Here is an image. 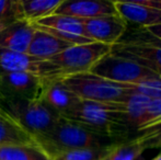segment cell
<instances>
[{
    "instance_id": "1",
    "label": "cell",
    "mask_w": 161,
    "mask_h": 160,
    "mask_svg": "<svg viewBox=\"0 0 161 160\" xmlns=\"http://www.w3.org/2000/svg\"><path fill=\"white\" fill-rule=\"evenodd\" d=\"M62 118L116 143L137 136H134V133L126 125L123 104L81 100L71 111L64 114Z\"/></svg>"
},
{
    "instance_id": "2",
    "label": "cell",
    "mask_w": 161,
    "mask_h": 160,
    "mask_svg": "<svg viewBox=\"0 0 161 160\" xmlns=\"http://www.w3.org/2000/svg\"><path fill=\"white\" fill-rule=\"evenodd\" d=\"M34 141L51 159L71 150L105 147L116 143L62 116L51 130L34 137Z\"/></svg>"
},
{
    "instance_id": "3",
    "label": "cell",
    "mask_w": 161,
    "mask_h": 160,
    "mask_svg": "<svg viewBox=\"0 0 161 160\" xmlns=\"http://www.w3.org/2000/svg\"><path fill=\"white\" fill-rule=\"evenodd\" d=\"M0 108L29 133L33 139L51 130L60 119L59 114L47 108L41 100L0 97Z\"/></svg>"
},
{
    "instance_id": "4",
    "label": "cell",
    "mask_w": 161,
    "mask_h": 160,
    "mask_svg": "<svg viewBox=\"0 0 161 160\" xmlns=\"http://www.w3.org/2000/svg\"><path fill=\"white\" fill-rule=\"evenodd\" d=\"M111 52L142 65L161 78V41L145 28L131 31L127 29L122 40L112 46Z\"/></svg>"
},
{
    "instance_id": "5",
    "label": "cell",
    "mask_w": 161,
    "mask_h": 160,
    "mask_svg": "<svg viewBox=\"0 0 161 160\" xmlns=\"http://www.w3.org/2000/svg\"><path fill=\"white\" fill-rule=\"evenodd\" d=\"M62 82L80 100L108 104H123L131 93L119 83L91 73L77 74L62 78Z\"/></svg>"
},
{
    "instance_id": "6",
    "label": "cell",
    "mask_w": 161,
    "mask_h": 160,
    "mask_svg": "<svg viewBox=\"0 0 161 160\" xmlns=\"http://www.w3.org/2000/svg\"><path fill=\"white\" fill-rule=\"evenodd\" d=\"M111 45L97 42L82 45H72L49 60L60 69L64 77H66L77 74L89 73L92 67L102 57L111 53Z\"/></svg>"
},
{
    "instance_id": "7",
    "label": "cell",
    "mask_w": 161,
    "mask_h": 160,
    "mask_svg": "<svg viewBox=\"0 0 161 160\" xmlns=\"http://www.w3.org/2000/svg\"><path fill=\"white\" fill-rule=\"evenodd\" d=\"M89 73L119 85H133L156 76L142 65L112 52L102 57Z\"/></svg>"
},
{
    "instance_id": "8",
    "label": "cell",
    "mask_w": 161,
    "mask_h": 160,
    "mask_svg": "<svg viewBox=\"0 0 161 160\" xmlns=\"http://www.w3.org/2000/svg\"><path fill=\"white\" fill-rule=\"evenodd\" d=\"M6 73H28L41 78H64L60 69L51 60H43L29 54L0 47V74Z\"/></svg>"
},
{
    "instance_id": "9",
    "label": "cell",
    "mask_w": 161,
    "mask_h": 160,
    "mask_svg": "<svg viewBox=\"0 0 161 160\" xmlns=\"http://www.w3.org/2000/svg\"><path fill=\"white\" fill-rule=\"evenodd\" d=\"M28 73L0 74V97L41 100L48 80Z\"/></svg>"
},
{
    "instance_id": "10",
    "label": "cell",
    "mask_w": 161,
    "mask_h": 160,
    "mask_svg": "<svg viewBox=\"0 0 161 160\" xmlns=\"http://www.w3.org/2000/svg\"><path fill=\"white\" fill-rule=\"evenodd\" d=\"M87 36L92 42L106 45L117 44L128 29V23L119 15H105L83 20Z\"/></svg>"
},
{
    "instance_id": "11",
    "label": "cell",
    "mask_w": 161,
    "mask_h": 160,
    "mask_svg": "<svg viewBox=\"0 0 161 160\" xmlns=\"http://www.w3.org/2000/svg\"><path fill=\"white\" fill-rule=\"evenodd\" d=\"M54 14L69 15L81 20L93 19L105 15H119L114 1L110 0H63Z\"/></svg>"
},
{
    "instance_id": "12",
    "label": "cell",
    "mask_w": 161,
    "mask_h": 160,
    "mask_svg": "<svg viewBox=\"0 0 161 160\" xmlns=\"http://www.w3.org/2000/svg\"><path fill=\"white\" fill-rule=\"evenodd\" d=\"M41 101L47 108L63 116L64 114L71 111L81 100L66 87L60 78V79L48 80Z\"/></svg>"
},
{
    "instance_id": "13",
    "label": "cell",
    "mask_w": 161,
    "mask_h": 160,
    "mask_svg": "<svg viewBox=\"0 0 161 160\" xmlns=\"http://www.w3.org/2000/svg\"><path fill=\"white\" fill-rule=\"evenodd\" d=\"M119 15L126 22L139 28H150L161 24V11L142 4L139 1H114Z\"/></svg>"
},
{
    "instance_id": "14",
    "label": "cell",
    "mask_w": 161,
    "mask_h": 160,
    "mask_svg": "<svg viewBox=\"0 0 161 160\" xmlns=\"http://www.w3.org/2000/svg\"><path fill=\"white\" fill-rule=\"evenodd\" d=\"M34 32L35 29L32 23L26 20L15 22L0 30V47L26 54Z\"/></svg>"
},
{
    "instance_id": "15",
    "label": "cell",
    "mask_w": 161,
    "mask_h": 160,
    "mask_svg": "<svg viewBox=\"0 0 161 160\" xmlns=\"http://www.w3.org/2000/svg\"><path fill=\"white\" fill-rule=\"evenodd\" d=\"M70 46L72 45L69 43H66L42 30L35 29L26 54L43 60H49L69 48Z\"/></svg>"
},
{
    "instance_id": "16",
    "label": "cell",
    "mask_w": 161,
    "mask_h": 160,
    "mask_svg": "<svg viewBox=\"0 0 161 160\" xmlns=\"http://www.w3.org/2000/svg\"><path fill=\"white\" fill-rule=\"evenodd\" d=\"M32 144H35L33 137L0 108V147Z\"/></svg>"
},
{
    "instance_id": "17",
    "label": "cell",
    "mask_w": 161,
    "mask_h": 160,
    "mask_svg": "<svg viewBox=\"0 0 161 160\" xmlns=\"http://www.w3.org/2000/svg\"><path fill=\"white\" fill-rule=\"evenodd\" d=\"M149 100L150 99L146 97L131 92L123 103L125 123L129 130L136 135H138V128L144 118L145 109Z\"/></svg>"
},
{
    "instance_id": "18",
    "label": "cell",
    "mask_w": 161,
    "mask_h": 160,
    "mask_svg": "<svg viewBox=\"0 0 161 160\" xmlns=\"http://www.w3.org/2000/svg\"><path fill=\"white\" fill-rule=\"evenodd\" d=\"M145 150H147L146 146L137 135L127 141L115 143L102 160H137Z\"/></svg>"
},
{
    "instance_id": "19",
    "label": "cell",
    "mask_w": 161,
    "mask_h": 160,
    "mask_svg": "<svg viewBox=\"0 0 161 160\" xmlns=\"http://www.w3.org/2000/svg\"><path fill=\"white\" fill-rule=\"evenodd\" d=\"M35 24L47 26V28L55 29V30L62 31V32L65 33H70V34L79 35V36L89 39L85 31L83 20L78 19V18L63 14H52L49 17H46L44 19L40 20Z\"/></svg>"
},
{
    "instance_id": "20",
    "label": "cell",
    "mask_w": 161,
    "mask_h": 160,
    "mask_svg": "<svg viewBox=\"0 0 161 160\" xmlns=\"http://www.w3.org/2000/svg\"><path fill=\"white\" fill-rule=\"evenodd\" d=\"M24 18L30 23H36L40 20L54 14L63 0H21Z\"/></svg>"
},
{
    "instance_id": "21",
    "label": "cell",
    "mask_w": 161,
    "mask_h": 160,
    "mask_svg": "<svg viewBox=\"0 0 161 160\" xmlns=\"http://www.w3.org/2000/svg\"><path fill=\"white\" fill-rule=\"evenodd\" d=\"M0 160H52L38 147L32 145H13L0 147Z\"/></svg>"
},
{
    "instance_id": "22",
    "label": "cell",
    "mask_w": 161,
    "mask_h": 160,
    "mask_svg": "<svg viewBox=\"0 0 161 160\" xmlns=\"http://www.w3.org/2000/svg\"><path fill=\"white\" fill-rule=\"evenodd\" d=\"M25 20L21 0H0V30Z\"/></svg>"
},
{
    "instance_id": "23",
    "label": "cell",
    "mask_w": 161,
    "mask_h": 160,
    "mask_svg": "<svg viewBox=\"0 0 161 160\" xmlns=\"http://www.w3.org/2000/svg\"><path fill=\"white\" fill-rule=\"evenodd\" d=\"M126 90L144 96L146 98L153 100V99H161V78L160 77H150L133 83V85H121Z\"/></svg>"
},
{
    "instance_id": "24",
    "label": "cell",
    "mask_w": 161,
    "mask_h": 160,
    "mask_svg": "<svg viewBox=\"0 0 161 160\" xmlns=\"http://www.w3.org/2000/svg\"><path fill=\"white\" fill-rule=\"evenodd\" d=\"M114 145V144H113ZM113 145L100 148H88V149H77L60 154L54 157L52 160H102L110 152Z\"/></svg>"
},
{
    "instance_id": "25",
    "label": "cell",
    "mask_w": 161,
    "mask_h": 160,
    "mask_svg": "<svg viewBox=\"0 0 161 160\" xmlns=\"http://www.w3.org/2000/svg\"><path fill=\"white\" fill-rule=\"evenodd\" d=\"M158 125H161V99H153L149 100L145 109L144 118L138 128V134Z\"/></svg>"
},
{
    "instance_id": "26",
    "label": "cell",
    "mask_w": 161,
    "mask_h": 160,
    "mask_svg": "<svg viewBox=\"0 0 161 160\" xmlns=\"http://www.w3.org/2000/svg\"><path fill=\"white\" fill-rule=\"evenodd\" d=\"M138 136L144 141L147 149H161V125L144 130Z\"/></svg>"
},
{
    "instance_id": "27",
    "label": "cell",
    "mask_w": 161,
    "mask_h": 160,
    "mask_svg": "<svg viewBox=\"0 0 161 160\" xmlns=\"http://www.w3.org/2000/svg\"><path fill=\"white\" fill-rule=\"evenodd\" d=\"M146 30L148 31L149 33H151L155 37H157L158 40L161 41V24L150 26V28H146Z\"/></svg>"
},
{
    "instance_id": "28",
    "label": "cell",
    "mask_w": 161,
    "mask_h": 160,
    "mask_svg": "<svg viewBox=\"0 0 161 160\" xmlns=\"http://www.w3.org/2000/svg\"><path fill=\"white\" fill-rule=\"evenodd\" d=\"M153 160H161V152H160V154H159V155H158V156H157V157H156V158H155V159H153Z\"/></svg>"
}]
</instances>
